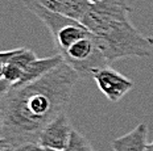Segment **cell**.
I'll return each mask as SVG.
<instances>
[{"mask_svg": "<svg viewBox=\"0 0 153 151\" xmlns=\"http://www.w3.org/2000/svg\"><path fill=\"white\" fill-rule=\"evenodd\" d=\"M92 79L111 103H117L133 88L132 80L108 66L98 70L92 75Z\"/></svg>", "mask_w": 153, "mask_h": 151, "instance_id": "obj_4", "label": "cell"}, {"mask_svg": "<svg viewBox=\"0 0 153 151\" xmlns=\"http://www.w3.org/2000/svg\"><path fill=\"white\" fill-rule=\"evenodd\" d=\"M98 48L108 62L129 56H149L153 53V38L140 33L129 18L116 20L92 33Z\"/></svg>", "mask_w": 153, "mask_h": 151, "instance_id": "obj_2", "label": "cell"}, {"mask_svg": "<svg viewBox=\"0 0 153 151\" xmlns=\"http://www.w3.org/2000/svg\"><path fill=\"white\" fill-rule=\"evenodd\" d=\"M63 151H95V150L92 149L91 143L88 142V139L83 134H81L78 130L73 129L70 139Z\"/></svg>", "mask_w": 153, "mask_h": 151, "instance_id": "obj_10", "label": "cell"}, {"mask_svg": "<svg viewBox=\"0 0 153 151\" xmlns=\"http://www.w3.org/2000/svg\"><path fill=\"white\" fill-rule=\"evenodd\" d=\"M50 11L81 21L91 7L90 0H34Z\"/></svg>", "mask_w": 153, "mask_h": 151, "instance_id": "obj_8", "label": "cell"}, {"mask_svg": "<svg viewBox=\"0 0 153 151\" xmlns=\"http://www.w3.org/2000/svg\"><path fill=\"white\" fill-rule=\"evenodd\" d=\"M90 1H92V3H95V1H98V0H90Z\"/></svg>", "mask_w": 153, "mask_h": 151, "instance_id": "obj_13", "label": "cell"}, {"mask_svg": "<svg viewBox=\"0 0 153 151\" xmlns=\"http://www.w3.org/2000/svg\"><path fill=\"white\" fill-rule=\"evenodd\" d=\"M73 128L69 121V117L65 112L53 118L49 124L44 128L40 135V144L45 149H52L57 151H63L68 144Z\"/></svg>", "mask_w": 153, "mask_h": 151, "instance_id": "obj_5", "label": "cell"}, {"mask_svg": "<svg viewBox=\"0 0 153 151\" xmlns=\"http://www.w3.org/2000/svg\"><path fill=\"white\" fill-rule=\"evenodd\" d=\"M151 144H152V146H153V141H152V143H151Z\"/></svg>", "mask_w": 153, "mask_h": 151, "instance_id": "obj_14", "label": "cell"}, {"mask_svg": "<svg viewBox=\"0 0 153 151\" xmlns=\"http://www.w3.org/2000/svg\"><path fill=\"white\" fill-rule=\"evenodd\" d=\"M79 78L71 66L62 62L41 79L3 92L0 146L16 147L38 142L44 128L66 111Z\"/></svg>", "mask_w": 153, "mask_h": 151, "instance_id": "obj_1", "label": "cell"}, {"mask_svg": "<svg viewBox=\"0 0 153 151\" xmlns=\"http://www.w3.org/2000/svg\"><path fill=\"white\" fill-rule=\"evenodd\" d=\"M48 151H57V150H52V149H46Z\"/></svg>", "mask_w": 153, "mask_h": 151, "instance_id": "obj_12", "label": "cell"}, {"mask_svg": "<svg viewBox=\"0 0 153 151\" xmlns=\"http://www.w3.org/2000/svg\"><path fill=\"white\" fill-rule=\"evenodd\" d=\"M34 59H37L36 54L27 48L7 50V51H1L0 54V63H13L21 67L23 70H25Z\"/></svg>", "mask_w": 153, "mask_h": 151, "instance_id": "obj_9", "label": "cell"}, {"mask_svg": "<svg viewBox=\"0 0 153 151\" xmlns=\"http://www.w3.org/2000/svg\"><path fill=\"white\" fill-rule=\"evenodd\" d=\"M132 9L126 0H98L91 3V7L83 16L81 23L91 33L97 32L104 25L116 20L129 18Z\"/></svg>", "mask_w": 153, "mask_h": 151, "instance_id": "obj_3", "label": "cell"}, {"mask_svg": "<svg viewBox=\"0 0 153 151\" xmlns=\"http://www.w3.org/2000/svg\"><path fill=\"white\" fill-rule=\"evenodd\" d=\"M148 125L140 124L129 133L112 141L114 151H148Z\"/></svg>", "mask_w": 153, "mask_h": 151, "instance_id": "obj_7", "label": "cell"}, {"mask_svg": "<svg viewBox=\"0 0 153 151\" xmlns=\"http://www.w3.org/2000/svg\"><path fill=\"white\" fill-rule=\"evenodd\" d=\"M62 62H63V58L61 54H56L53 56H46V58L34 59L24 70L20 81H19L17 84H15L13 87H23V86H27V84H30V83H33V81L41 79L42 76H45L48 72H50L53 68H56L57 66L61 65Z\"/></svg>", "mask_w": 153, "mask_h": 151, "instance_id": "obj_6", "label": "cell"}, {"mask_svg": "<svg viewBox=\"0 0 153 151\" xmlns=\"http://www.w3.org/2000/svg\"><path fill=\"white\" fill-rule=\"evenodd\" d=\"M12 151H48V150L38 142H27L23 144H19L16 147H12Z\"/></svg>", "mask_w": 153, "mask_h": 151, "instance_id": "obj_11", "label": "cell"}]
</instances>
